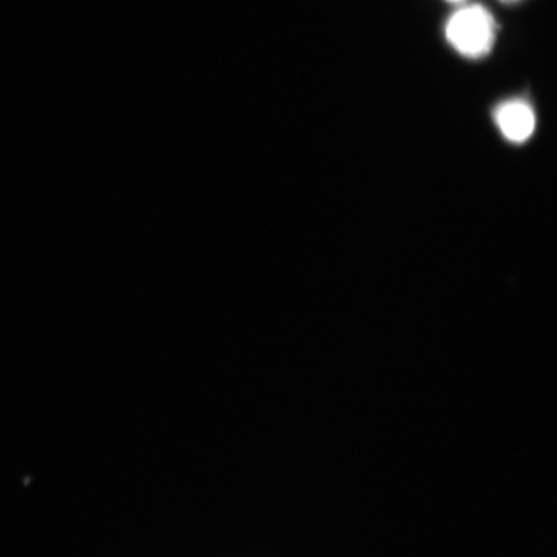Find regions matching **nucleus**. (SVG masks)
<instances>
[{
	"mask_svg": "<svg viewBox=\"0 0 557 557\" xmlns=\"http://www.w3.org/2000/svg\"><path fill=\"white\" fill-rule=\"evenodd\" d=\"M447 39L456 50L469 59H482L496 41L497 24L492 13L480 4L465 7L447 24Z\"/></svg>",
	"mask_w": 557,
	"mask_h": 557,
	"instance_id": "nucleus-1",
	"label": "nucleus"
},
{
	"mask_svg": "<svg viewBox=\"0 0 557 557\" xmlns=\"http://www.w3.org/2000/svg\"><path fill=\"white\" fill-rule=\"evenodd\" d=\"M494 122L503 136L512 144H524L535 131V113L531 103L521 99L507 100L494 109Z\"/></svg>",
	"mask_w": 557,
	"mask_h": 557,
	"instance_id": "nucleus-2",
	"label": "nucleus"
},
{
	"mask_svg": "<svg viewBox=\"0 0 557 557\" xmlns=\"http://www.w3.org/2000/svg\"><path fill=\"white\" fill-rule=\"evenodd\" d=\"M500 2L506 3V4H511V3L519 2V0H500Z\"/></svg>",
	"mask_w": 557,
	"mask_h": 557,
	"instance_id": "nucleus-3",
	"label": "nucleus"
},
{
	"mask_svg": "<svg viewBox=\"0 0 557 557\" xmlns=\"http://www.w3.org/2000/svg\"><path fill=\"white\" fill-rule=\"evenodd\" d=\"M448 2L457 3V2H461V0H448Z\"/></svg>",
	"mask_w": 557,
	"mask_h": 557,
	"instance_id": "nucleus-4",
	"label": "nucleus"
}]
</instances>
